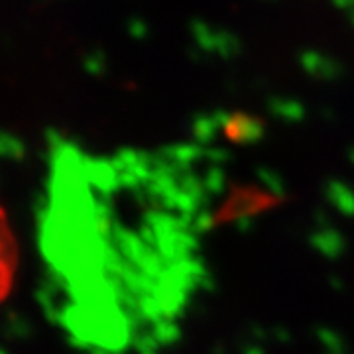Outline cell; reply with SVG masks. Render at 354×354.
Wrapping results in <instances>:
<instances>
[{"label": "cell", "mask_w": 354, "mask_h": 354, "mask_svg": "<svg viewBox=\"0 0 354 354\" xmlns=\"http://www.w3.org/2000/svg\"><path fill=\"white\" fill-rule=\"evenodd\" d=\"M18 242L4 205L0 203V304L10 295L18 272Z\"/></svg>", "instance_id": "obj_1"}]
</instances>
